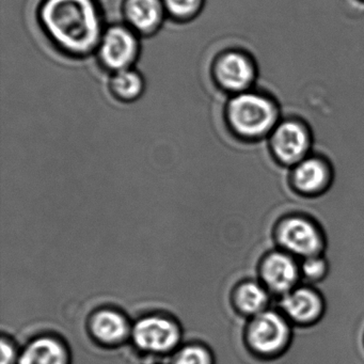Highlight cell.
Returning <instances> with one entry per match:
<instances>
[{
    "label": "cell",
    "mask_w": 364,
    "mask_h": 364,
    "mask_svg": "<svg viewBox=\"0 0 364 364\" xmlns=\"http://www.w3.org/2000/svg\"><path fill=\"white\" fill-rule=\"evenodd\" d=\"M42 21L65 50L86 53L99 41L101 26L92 0H46Z\"/></svg>",
    "instance_id": "1"
},
{
    "label": "cell",
    "mask_w": 364,
    "mask_h": 364,
    "mask_svg": "<svg viewBox=\"0 0 364 364\" xmlns=\"http://www.w3.org/2000/svg\"><path fill=\"white\" fill-rule=\"evenodd\" d=\"M227 119L234 134L253 141L269 137L282 118L277 102L259 90L234 95L228 104Z\"/></svg>",
    "instance_id": "2"
},
{
    "label": "cell",
    "mask_w": 364,
    "mask_h": 364,
    "mask_svg": "<svg viewBox=\"0 0 364 364\" xmlns=\"http://www.w3.org/2000/svg\"><path fill=\"white\" fill-rule=\"evenodd\" d=\"M293 323L272 306L252 317L246 331V340L251 350L262 358H274L289 346Z\"/></svg>",
    "instance_id": "3"
},
{
    "label": "cell",
    "mask_w": 364,
    "mask_h": 364,
    "mask_svg": "<svg viewBox=\"0 0 364 364\" xmlns=\"http://www.w3.org/2000/svg\"><path fill=\"white\" fill-rule=\"evenodd\" d=\"M276 240L280 250L302 259L323 255L325 240L321 228L308 217L291 215L279 223Z\"/></svg>",
    "instance_id": "4"
},
{
    "label": "cell",
    "mask_w": 364,
    "mask_h": 364,
    "mask_svg": "<svg viewBox=\"0 0 364 364\" xmlns=\"http://www.w3.org/2000/svg\"><path fill=\"white\" fill-rule=\"evenodd\" d=\"M268 139L277 161L287 167H294L312 153V133L300 119H281Z\"/></svg>",
    "instance_id": "5"
},
{
    "label": "cell",
    "mask_w": 364,
    "mask_h": 364,
    "mask_svg": "<svg viewBox=\"0 0 364 364\" xmlns=\"http://www.w3.org/2000/svg\"><path fill=\"white\" fill-rule=\"evenodd\" d=\"M259 281L278 298L301 284L299 259L277 249L266 255L259 266Z\"/></svg>",
    "instance_id": "6"
},
{
    "label": "cell",
    "mask_w": 364,
    "mask_h": 364,
    "mask_svg": "<svg viewBox=\"0 0 364 364\" xmlns=\"http://www.w3.org/2000/svg\"><path fill=\"white\" fill-rule=\"evenodd\" d=\"M272 304L295 325L314 323L321 318L325 310L321 294L311 285L302 283L285 295L274 298Z\"/></svg>",
    "instance_id": "7"
},
{
    "label": "cell",
    "mask_w": 364,
    "mask_h": 364,
    "mask_svg": "<svg viewBox=\"0 0 364 364\" xmlns=\"http://www.w3.org/2000/svg\"><path fill=\"white\" fill-rule=\"evenodd\" d=\"M219 84L230 92L238 93L249 91L257 84V65L248 53L231 50L218 59L215 68Z\"/></svg>",
    "instance_id": "8"
},
{
    "label": "cell",
    "mask_w": 364,
    "mask_h": 364,
    "mask_svg": "<svg viewBox=\"0 0 364 364\" xmlns=\"http://www.w3.org/2000/svg\"><path fill=\"white\" fill-rule=\"evenodd\" d=\"M134 342L142 350L166 353L174 348L180 340V330L176 323L161 316L140 319L133 332Z\"/></svg>",
    "instance_id": "9"
},
{
    "label": "cell",
    "mask_w": 364,
    "mask_h": 364,
    "mask_svg": "<svg viewBox=\"0 0 364 364\" xmlns=\"http://www.w3.org/2000/svg\"><path fill=\"white\" fill-rule=\"evenodd\" d=\"M331 178L329 163L313 153L291 168V184L302 195L316 196L323 193L329 187Z\"/></svg>",
    "instance_id": "10"
},
{
    "label": "cell",
    "mask_w": 364,
    "mask_h": 364,
    "mask_svg": "<svg viewBox=\"0 0 364 364\" xmlns=\"http://www.w3.org/2000/svg\"><path fill=\"white\" fill-rule=\"evenodd\" d=\"M137 55L135 37L122 27H114L105 33L102 42L101 56L106 65L121 71L125 70Z\"/></svg>",
    "instance_id": "11"
},
{
    "label": "cell",
    "mask_w": 364,
    "mask_h": 364,
    "mask_svg": "<svg viewBox=\"0 0 364 364\" xmlns=\"http://www.w3.org/2000/svg\"><path fill=\"white\" fill-rule=\"evenodd\" d=\"M232 300L238 312L252 318L272 308L274 297L261 281L249 280L236 287Z\"/></svg>",
    "instance_id": "12"
},
{
    "label": "cell",
    "mask_w": 364,
    "mask_h": 364,
    "mask_svg": "<svg viewBox=\"0 0 364 364\" xmlns=\"http://www.w3.org/2000/svg\"><path fill=\"white\" fill-rule=\"evenodd\" d=\"M91 331L100 342L117 344L129 334L127 318L114 310H102L91 319Z\"/></svg>",
    "instance_id": "13"
},
{
    "label": "cell",
    "mask_w": 364,
    "mask_h": 364,
    "mask_svg": "<svg viewBox=\"0 0 364 364\" xmlns=\"http://www.w3.org/2000/svg\"><path fill=\"white\" fill-rule=\"evenodd\" d=\"M18 364H68L67 350L55 338H38L27 346Z\"/></svg>",
    "instance_id": "14"
},
{
    "label": "cell",
    "mask_w": 364,
    "mask_h": 364,
    "mask_svg": "<svg viewBox=\"0 0 364 364\" xmlns=\"http://www.w3.org/2000/svg\"><path fill=\"white\" fill-rule=\"evenodd\" d=\"M127 20L140 31H152L161 22L163 6L161 0H127Z\"/></svg>",
    "instance_id": "15"
},
{
    "label": "cell",
    "mask_w": 364,
    "mask_h": 364,
    "mask_svg": "<svg viewBox=\"0 0 364 364\" xmlns=\"http://www.w3.org/2000/svg\"><path fill=\"white\" fill-rule=\"evenodd\" d=\"M300 274L302 284H313L325 278L329 265L325 255H319L314 257L299 259Z\"/></svg>",
    "instance_id": "16"
},
{
    "label": "cell",
    "mask_w": 364,
    "mask_h": 364,
    "mask_svg": "<svg viewBox=\"0 0 364 364\" xmlns=\"http://www.w3.org/2000/svg\"><path fill=\"white\" fill-rule=\"evenodd\" d=\"M112 87L121 97L131 99L141 91V78L135 72L127 69L121 70L112 80Z\"/></svg>",
    "instance_id": "17"
},
{
    "label": "cell",
    "mask_w": 364,
    "mask_h": 364,
    "mask_svg": "<svg viewBox=\"0 0 364 364\" xmlns=\"http://www.w3.org/2000/svg\"><path fill=\"white\" fill-rule=\"evenodd\" d=\"M173 364H212V357L203 347L191 345L176 355Z\"/></svg>",
    "instance_id": "18"
},
{
    "label": "cell",
    "mask_w": 364,
    "mask_h": 364,
    "mask_svg": "<svg viewBox=\"0 0 364 364\" xmlns=\"http://www.w3.org/2000/svg\"><path fill=\"white\" fill-rule=\"evenodd\" d=\"M170 14L178 18L193 16L199 8L201 0H164Z\"/></svg>",
    "instance_id": "19"
},
{
    "label": "cell",
    "mask_w": 364,
    "mask_h": 364,
    "mask_svg": "<svg viewBox=\"0 0 364 364\" xmlns=\"http://www.w3.org/2000/svg\"><path fill=\"white\" fill-rule=\"evenodd\" d=\"M16 355L14 345L4 338L1 341V364H14L16 362Z\"/></svg>",
    "instance_id": "20"
},
{
    "label": "cell",
    "mask_w": 364,
    "mask_h": 364,
    "mask_svg": "<svg viewBox=\"0 0 364 364\" xmlns=\"http://www.w3.org/2000/svg\"><path fill=\"white\" fill-rule=\"evenodd\" d=\"M363 1H364V0H363Z\"/></svg>",
    "instance_id": "21"
}]
</instances>
